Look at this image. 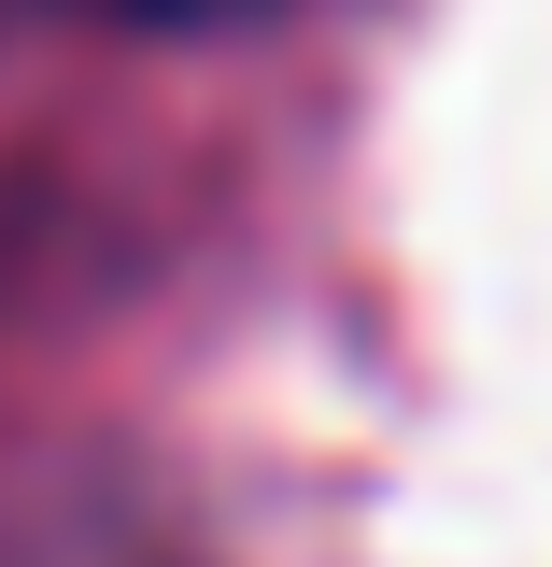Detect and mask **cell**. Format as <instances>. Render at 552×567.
<instances>
[{
    "label": "cell",
    "instance_id": "cell-1",
    "mask_svg": "<svg viewBox=\"0 0 552 567\" xmlns=\"http://www.w3.org/2000/svg\"><path fill=\"white\" fill-rule=\"evenodd\" d=\"M85 14H128V29H227V14H270V0H85Z\"/></svg>",
    "mask_w": 552,
    "mask_h": 567
}]
</instances>
